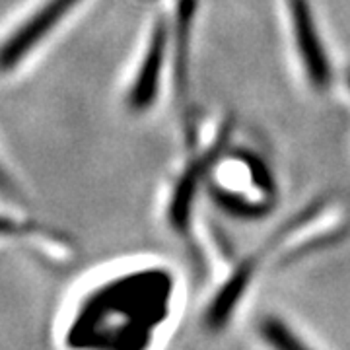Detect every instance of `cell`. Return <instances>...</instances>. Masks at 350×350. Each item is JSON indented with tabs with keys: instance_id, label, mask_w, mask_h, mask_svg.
Masks as SVG:
<instances>
[{
	"instance_id": "cell-1",
	"label": "cell",
	"mask_w": 350,
	"mask_h": 350,
	"mask_svg": "<svg viewBox=\"0 0 350 350\" xmlns=\"http://www.w3.org/2000/svg\"><path fill=\"white\" fill-rule=\"evenodd\" d=\"M156 275L123 276L86 296L64 333L75 350H129L138 315L150 317Z\"/></svg>"
},
{
	"instance_id": "cell-2",
	"label": "cell",
	"mask_w": 350,
	"mask_h": 350,
	"mask_svg": "<svg viewBox=\"0 0 350 350\" xmlns=\"http://www.w3.org/2000/svg\"><path fill=\"white\" fill-rule=\"evenodd\" d=\"M288 12L306 75L317 90H325L331 84V64L321 45V38L308 0H288Z\"/></svg>"
},
{
	"instance_id": "cell-3",
	"label": "cell",
	"mask_w": 350,
	"mask_h": 350,
	"mask_svg": "<svg viewBox=\"0 0 350 350\" xmlns=\"http://www.w3.org/2000/svg\"><path fill=\"white\" fill-rule=\"evenodd\" d=\"M163 51H165V27L158 24L154 27L146 57L140 64L135 86L131 92V105L137 109H146L158 92V80L162 75Z\"/></svg>"
},
{
	"instance_id": "cell-4",
	"label": "cell",
	"mask_w": 350,
	"mask_h": 350,
	"mask_svg": "<svg viewBox=\"0 0 350 350\" xmlns=\"http://www.w3.org/2000/svg\"><path fill=\"white\" fill-rule=\"evenodd\" d=\"M261 335L273 350H312L298 335H294L282 321L275 317L262 321Z\"/></svg>"
}]
</instances>
